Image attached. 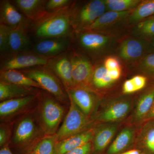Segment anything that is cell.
Wrapping results in <instances>:
<instances>
[{"instance_id": "74e56055", "label": "cell", "mask_w": 154, "mask_h": 154, "mask_svg": "<svg viewBox=\"0 0 154 154\" xmlns=\"http://www.w3.org/2000/svg\"><path fill=\"white\" fill-rule=\"evenodd\" d=\"M93 150L92 142L88 143L85 145L68 152L65 154H91Z\"/></svg>"}, {"instance_id": "4316f807", "label": "cell", "mask_w": 154, "mask_h": 154, "mask_svg": "<svg viewBox=\"0 0 154 154\" xmlns=\"http://www.w3.org/2000/svg\"><path fill=\"white\" fill-rule=\"evenodd\" d=\"M154 15V0L141 1L138 5L131 12L128 22L136 24Z\"/></svg>"}, {"instance_id": "ba28073f", "label": "cell", "mask_w": 154, "mask_h": 154, "mask_svg": "<svg viewBox=\"0 0 154 154\" xmlns=\"http://www.w3.org/2000/svg\"><path fill=\"white\" fill-rule=\"evenodd\" d=\"M107 11L105 0H93L79 9L73 7L72 22L75 32L92 25Z\"/></svg>"}, {"instance_id": "e575fe53", "label": "cell", "mask_w": 154, "mask_h": 154, "mask_svg": "<svg viewBox=\"0 0 154 154\" xmlns=\"http://www.w3.org/2000/svg\"><path fill=\"white\" fill-rule=\"evenodd\" d=\"M69 0H49L45 4V9L48 13L57 12L70 6Z\"/></svg>"}, {"instance_id": "7dc6e473", "label": "cell", "mask_w": 154, "mask_h": 154, "mask_svg": "<svg viewBox=\"0 0 154 154\" xmlns=\"http://www.w3.org/2000/svg\"></svg>"}, {"instance_id": "d6a6232c", "label": "cell", "mask_w": 154, "mask_h": 154, "mask_svg": "<svg viewBox=\"0 0 154 154\" xmlns=\"http://www.w3.org/2000/svg\"><path fill=\"white\" fill-rule=\"evenodd\" d=\"M14 120L1 122L0 126V147L10 144Z\"/></svg>"}, {"instance_id": "8d00e7d4", "label": "cell", "mask_w": 154, "mask_h": 154, "mask_svg": "<svg viewBox=\"0 0 154 154\" xmlns=\"http://www.w3.org/2000/svg\"><path fill=\"white\" fill-rule=\"evenodd\" d=\"M131 79L136 92L140 91L144 88L146 85L147 79L145 76L137 75L132 77Z\"/></svg>"}, {"instance_id": "7bdbcfd3", "label": "cell", "mask_w": 154, "mask_h": 154, "mask_svg": "<svg viewBox=\"0 0 154 154\" xmlns=\"http://www.w3.org/2000/svg\"><path fill=\"white\" fill-rule=\"evenodd\" d=\"M0 154H14L12 152L11 149L9 146V145L5 146L1 148Z\"/></svg>"}, {"instance_id": "d4e9b609", "label": "cell", "mask_w": 154, "mask_h": 154, "mask_svg": "<svg viewBox=\"0 0 154 154\" xmlns=\"http://www.w3.org/2000/svg\"><path fill=\"white\" fill-rule=\"evenodd\" d=\"M40 92L37 88L17 85L0 81L1 102L10 99L35 95Z\"/></svg>"}, {"instance_id": "5b68a950", "label": "cell", "mask_w": 154, "mask_h": 154, "mask_svg": "<svg viewBox=\"0 0 154 154\" xmlns=\"http://www.w3.org/2000/svg\"><path fill=\"white\" fill-rule=\"evenodd\" d=\"M67 113L56 134L58 141L94 127L96 125L93 117L86 115L72 99Z\"/></svg>"}, {"instance_id": "4fadbf2b", "label": "cell", "mask_w": 154, "mask_h": 154, "mask_svg": "<svg viewBox=\"0 0 154 154\" xmlns=\"http://www.w3.org/2000/svg\"><path fill=\"white\" fill-rule=\"evenodd\" d=\"M148 43V40L133 36L125 38L119 45V57L125 62L137 63L146 54Z\"/></svg>"}, {"instance_id": "836d02e7", "label": "cell", "mask_w": 154, "mask_h": 154, "mask_svg": "<svg viewBox=\"0 0 154 154\" xmlns=\"http://www.w3.org/2000/svg\"><path fill=\"white\" fill-rule=\"evenodd\" d=\"M10 27L0 24V52L5 54L10 50L9 33Z\"/></svg>"}, {"instance_id": "cb8c5ba5", "label": "cell", "mask_w": 154, "mask_h": 154, "mask_svg": "<svg viewBox=\"0 0 154 154\" xmlns=\"http://www.w3.org/2000/svg\"><path fill=\"white\" fill-rule=\"evenodd\" d=\"M154 102V88L144 93L138 99L131 118L132 124L141 125L148 114Z\"/></svg>"}, {"instance_id": "52a82bcc", "label": "cell", "mask_w": 154, "mask_h": 154, "mask_svg": "<svg viewBox=\"0 0 154 154\" xmlns=\"http://www.w3.org/2000/svg\"><path fill=\"white\" fill-rule=\"evenodd\" d=\"M41 92L1 102V122L13 121L21 116L33 111L37 106Z\"/></svg>"}, {"instance_id": "ee69618b", "label": "cell", "mask_w": 154, "mask_h": 154, "mask_svg": "<svg viewBox=\"0 0 154 154\" xmlns=\"http://www.w3.org/2000/svg\"><path fill=\"white\" fill-rule=\"evenodd\" d=\"M118 154H140V151L139 150L137 149H134L130 150L127 151L120 153Z\"/></svg>"}, {"instance_id": "44dd1931", "label": "cell", "mask_w": 154, "mask_h": 154, "mask_svg": "<svg viewBox=\"0 0 154 154\" xmlns=\"http://www.w3.org/2000/svg\"><path fill=\"white\" fill-rule=\"evenodd\" d=\"M28 25L21 24L14 28H10L9 46L13 54L25 52L30 44L28 35Z\"/></svg>"}, {"instance_id": "277c9868", "label": "cell", "mask_w": 154, "mask_h": 154, "mask_svg": "<svg viewBox=\"0 0 154 154\" xmlns=\"http://www.w3.org/2000/svg\"><path fill=\"white\" fill-rule=\"evenodd\" d=\"M20 71L38 83L42 90L63 104L69 106V99L63 85L48 66H38Z\"/></svg>"}, {"instance_id": "603a6c76", "label": "cell", "mask_w": 154, "mask_h": 154, "mask_svg": "<svg viewBox=\"0 0 154 154\" xmlns=\"http://www.w3.org/2000/svg\"><path fill=\"white\" fill-rule=\"evenodd\" d=\"M136 133V128L133 125L125 127L110 145L107 154H118L122 152L134 143Z\"/></svg>"}, {"instance_id": "f1b7e54d", "label": "cell", "mask_w": 154, "mask_h": 154, "mask_svg": "<svg viewBox=\"0 0 154 154\" xmlns=\"http://www.w3.org/2000/svg\"><path fill=\"white\" fill-rule=\"evenodd\" d=\"M131 33L133 37L150 40L154 37V15L135 24Z\"/></svg>"}, {"instance_id": "d6986e66", "label": "cell", "mask_w": 154, "mask_h": 154, "mask_svg": "<svg viewBox=\"0 0 154 154\" xmlns=\"http://www.w3.org/2000/svg\"><path fill=\"white\" fill-rule=\"evenodd\" d=\"M94 134V127L58 141L55 146V154H65L92 142Z\"/></svg>"}, {"instance_id": "f546056e", "label": "cell", "mask_w": 154, "mask_h": 154, "mask_svg": "<svg viewBox=\"0 0 154 154\" xmlns=\"http://www.w3.org/2000/svg\"><path fill=\"white\" fill-rule=\"evenodd\" d=\"M58 140L56 135H45L33 147L32 151L36 154H55Z\"/></svg>"}, {"instance_id": "6da1fadb", "label": "cell", "mask_w": 154, "mask_h": 154, "mask_svg": "<svg viewBox=\"0 0 154 154\" xmlns=\"http://www.w3.org/2000/svg\"><path fill=\"white\" fill-rule=\"evenodd\" d=\"M33 111L14 120L9 146L19 153H29L45 135L37 122Z\"/></svg>"}, {"instance_id": "7402d4cb", "label": "cell", "mask_w": 154, "mask_h": 154, "mask_svg": "<svg viewBox=\"0 0 154 154\" xmlns=\"http://www.w3.org/2000/svg\"><path fill=\"white\" fill-rule=\"evenodd\" d=\"M140 125L136 133L135 144L138 150L154 154V120L146 122Z\"/></svg>"}, {"instance_id": "4dcf8cb0", "label": "cell", "mask_w": 154, "mask_h": 154, "mask_svg": "<svg viewBox=\"0 0 154 154\" xmlns=\"http://www.w3.org/2000/svg\"><path fill=\"white\" fill-rule=\"evenodd\" d=\"M107 11L115 12L131 11L135 8L140 0H105Z\"/></svg>"}, {"instance_id": "8992f818", "label": "cell", "mask_w": 154, "mask_h": 154, "mask_svg": "<svg viewBox=\"0 0 154 154\" xmlns=\"http://www.w3.org/2000/svg\"><path fill=\"white\" fill-rule=\"evenodd\" d=\"M80 48L94 58H97L110 51L116 43L115 35L90 31L76 32Z\"/></svg>"}, {"instance_id": "7a4b0ae2", "label": "cell", "mask_w": 154, "mask_h": 154, "mask_svg": "<svg viewBox=\"0 0 154 154\" xmlns=\"http://www.w3.org/2000/svg\"><path fill=\"white\" fill-rule=\"evenodd\" d=\"M74 5L54 13L33 23L31 30L36 38L41 39L67 38L74 30L72 12Z\"/></svg>"}, {"instance_id": "484cf974", "label": "cell", "mask_w": 154, "mask_h": 154, "mask_svg": "<svg viewBox=\"0 0 154 154\" xmlns=\"http://www.w3.org/2000/svg\"><path fill=\"white\" fill-rule=\"evenodd\" d=\"M0 81L17 85L42 89L38 83L19 70H1Z\"/></svg>"}, {"instance_id": "8fae6325", "label": "cell", "mask_w": 154, "mask_h": 154, "mask_svg": "<svg viewBox=\"0 0 154 154\" xmlns=\"http://www.w3.org/2000/svg\"><path fill=\"white\" fill-rule=\"evenodd\" d=\"M69 55L72 63L73 87L92 88L91 81L95 66L87 57L81 54L73 51Z\"/></svg>"}, {"instance_id": "5bb4252c", "label": "cell", "mask_w": 154, "mask_h": 154, "mask_svg": "<svg viewBox=\"0 0 154 154\" xmlns=\"http://www.w3.org/2000/svg\"><path fill=\"white\" fill-rule=\"evenodd\" d=\"M131 11L115 12L107 11L92 25L82 30H90L107 34H110V29L128 22V17ZM81 30V31H82Z\"/></svg>"}, {"instance_id": "30bf717a", "label": "cell", "mask_w": 154, "mask_h": 154, "mask_svg": "<svg viewBox=\"0 0 154 154\" xmlns=\"http://www.w3.org/2000/svg\"><path fill=\"white\" fill-rule=\"evenodd\" d=\"M72 99L86 115L94 117L100 102L99 93L92 88L75 87L66 91Z\"/></svg>"}, {"instance_id": "d590c367", "label": "cell", "mask_w": 154, "mask_h": 154, "mask_svg": "<svg viewBox=\"0 0 154 154\" xmlns=\"http://www.w3.org/2000/svg\"><path fill=\"white\" fill-rule=\"evenodd\" d=\"M103 65L108 71L122 69L120 61L118 58L113 56H110L105 58Z\"/></svg>"}, {"instance_id": "2e32d148", "label": "cell", "mask_w": 154, "mask_h": 154, "mask_svg": "<svg viewBox=\"0 0 154 154\" xmlns=\"http://www.w3.org/2000/svg\"><path fill=\"white\" fill-rule=\"evenodd\" d=\"M69 45L67 38H46L41 39L36 43L33 51L38 55L53 57L66 51Z\"/></svg>"}, {"instance_id": "ffe728a7", "label": "cell", "mask_w": 154, "mask_h": 154, "mask_svg": "<svg viewBox=\"0 0 154 154\" xmlns=\"http://www.w3.org/2000/svg\"><path fill=\"white\" fill-rule=\"evenodd\" d=\"M1 24L11 28L21 24L30 25V21L21 14L14 4L8 1L1 2Z\"/></svg>"}, {"instance_id": "9a60e30c", "label": "cell", "mask_w": 154, "mask_h": 154, "mask_svg": "<svg viewBox=\"0 0 154 154\" xmlns=\"http://www.w3.org/2000/svg\"><path fill=\"white\" fill-rule=\"evenodd\" d=\"M47 66L60 80L66 91L74 87L72 63L69 54H65L52 57Z\"/></svg>"}, {"instance_id": "e0dca14e", "label": "cell", "mask_w": 154, "mask_h": 154, "mask_svg": "<svg viewBox=\"0 0 154 154\" xmlns=\"http://www.w3.org/2000/svg\"><path fill=\"white\" fill-rule=\"evenodd\" d=\"M45 0H15L12 2L30 22L40 21L49 13L45 9Z\"/></svg>"}, {"instance_id": "7c38bea8", "label": "cell", "mask_w": 154, "mask_h": 154, "mask_svg": "<svg viewBox=\"0 0 154 154\" xmlns=\"http://www.w3.org/2000/svg\"><path fill=\"white\" fill-rule=\"evenodd\" d=\"M16 54L5 59L1 64V70L24 69L38 66H47L52 57L38 55L35 53L23 52Z\"/></svg>"}, {"instance_id": "1f68e13d", "label": "cell", "mask_w": 154, "mask_h": 154, "mask_svg": "<svg viewBox=\"0 0 154 154\" xmlns=\"http://www.w3.org/2000/svg\"><path fill=\"white\" fill-rule=\"evenodd\" d=\"M137 63L140 71L146 77L154 79V53L146 54Z\"/></svg>"}, {"instance_id": "ab89813d", "label": "cell", "mask_w": 154, "mask_h": 154, "mask_svg": "<svg viewBox=\"0 0 154 154\" xmlns=\"http://www.w3.org/2000/svg\"><path fill=\"white\" fill-rule=\"evenodd\" d=\"M122 69L107 71L108 75L114 82L119 79L122 75Z\"/></svg>"}, {"instance_id": "f35d334b", "label": "cell", "mask_w": 154, "mask_h": 154, "mask_svg": "<svg viewBox=\"0 0 154 154\" xmlns=\"http://www.w3.org/2000/svg\"><path fill=\"white\" fill-rule=\"evenodd\" d=\"M122 92L125 94H130L136 92L131 79L126 80L123 83L122 88Z\"/></svg>"}, {"instance_id": "3957f363", "label": "cell", "mask_w": 154, "mask_h": 154, "mask_svg": "<svg viewBox=\"0 0 154 154\" xmlns=\"http://www.w3.org/2000/svg\"><path fill=\"white\" fill-rule=\"evenodd\" d=\"M65 105L47 92L40 93L33 113L45 135L57 132L66 112Z\"/></svg>"}, {"instance_id": "83f0119b", "label": "cell", "mask_w": 154, "mask_h": 154, "mask_svg": "<svg viewBox=\"0 0 154 154\" xmlns=\"http://www.w3.org/2000/svg\"><path fill=\"white\" fill-rule=\"evenodd\" d=\"M114 82L103 64L95 66L91 81V87L94 91L99 93L98 91L109 88Z\"/></svg>"}, {"instance_id": "bcb514c9", "label": "cell", "mask_w": 154, "mask_h": 154, "mask_svg": "<svg viewBox=\"0 0 154 154\" xmlns=\"http://www.w3.org/2000/svg\"><path fill=\"white\" fill-rule=\"evenodd\" d=\"M154 88V86H153V88Z\"/></svg>"}, {"instance_id": "9c48e42d", "label": "cell", "mask_w": 154, "mask_h": 154, "mask_svg": "<svg viewBox=\"0 0 154 154\" xmlns=\"http://www.w3.org/2000/svg\"><path fill=\"white\" fill-rule=\"evenodd\" d=\"M131 109V103L129 99L119 97L107 101L93 118L96 122L116 123L124 119Z\"/></svg>"}, {"instance_id": "ac0fdd59", "label": "cell", "mask_w": 154, "mask_h": 154, "mask_svg": "<svg viewBox=\"0 0 154 154\" xmlns=\"http://www.w3.org/2000/svg\"><path fill=\"white\" fill-rule=\"evenodd\" d=\"M117 130L116 123L95 125L91 154H98L103 151L112 140Z\"/></svg>"}, {"instance_id": "60d3db41", "label": "cell", "mask_w": 154, "mask_h": 154, "mask_svg": "<svg viewBox=\"0 0 154 154\" xmlns=\"http://www.w3.org/2000/svg\"><path fill=\"white\" fill-rule=\"evenodd\" d=\"M151 120H154V102L149 112L146 116V118H145L142 123L145 122H146L151 121Z\"/></svg>"}, {"instance_id": "f6af8a7d", "label": "cell", "mask_w": 154, "mask_h": 154, "mask_svg": "<svg viewBox=\"0 0 154 154\" xmlns=\"http://www.w3.org/2000/svg\"><path fill=\"white\" fill-rule=\"evenodd\" d=\"M28 154H36L35 153L33 152H29V153H28Z\"/></svg>"}, {"instance_id": "b9f144b4", "label": "cell", "mask_w": 154, "mask_h": 154, "mask_svg": "<svg viewBox=\"0 0 154 154\" xmlns=\"http://www.w3.org/2000/svg\"><path fill=\"white\" fill-rule=\"evenodd\" d=\"M154 53V37L149 40L147 54Z\"/></svg>"}]
</instances>
